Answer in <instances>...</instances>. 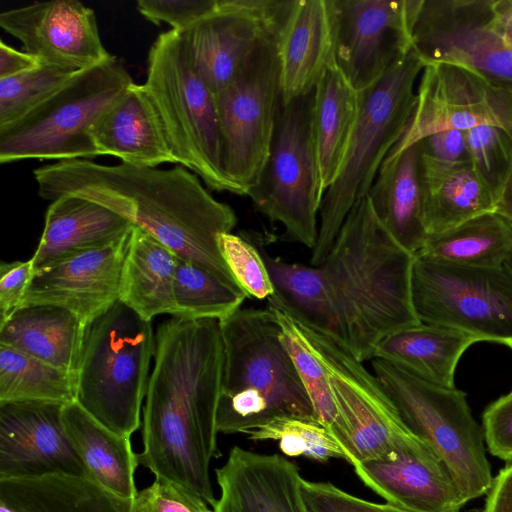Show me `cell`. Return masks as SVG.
<instances>
[{"mask_svg":"<svg viewBox=\"0 0 512 512\" xmlns=\"http://www.w3.org/2000/svg\"><path fill=\"white\" fill-rule=\"evenodd\" d=\"M255 245L274 286L267 304L361 362L388 335L421 323L411 293L415 255L385 228L367 195L352 206L318 266L286 262Z\"/></svg>","mask_w":512,"mask_h":512,"instance_id":"1","label":"cell"},{"mask_svg":"<svg viewBox=\"0 0 512 512\" xmlns=\"http://www.w3.org/2000/svg\"><path fill=\"white\" fill-rule=\"evenodd\" d=\"M153 357L138 463L213 507L209 467L220 455L216 419L224 360L219 321L162 322Z\"/></svg>","mask_w":512,"mask_h":512,"instance_id":"2","label":"cell"},{"mask_svg":"<svg viewBox=\"0 0 512 512\" xmlns=\"http://www.w3.org/2000/svg\"><path fill=\"white\" fill-rule=\"evenodd\" d=\"M33 175L41 198L52 202L64 195H76L101 204L177 257L241 289L218 246L219 235L230 233L236 226V214L229 205L216 200L198 176L185 167L160 169L122 162L102 165L73 159L38 167Z\"/></svg>","mask_w":512,"mask_h":512,"instance_id":"3","label":"cell"},{"mask_svg":"<svg viewBox=\"0 0 512 512\" xmlns=\"http://www.w3.org/2000/svg\"><path fill=\"white\" fill-rule=\"evenodd\" d=\"M219 325L224 360L218 433L244 434L284 417L317 421L269 306L240 308Z\"/></svg>","mask_w":512,"mask_h":512,"instance_id":"4","label":"cell"},{"mask_svg":"<svg viewBox=\"0 0 512 512\" xmlns=\"http://www.w3.org/2000/svg\"><path fill=\"white\" fill-rule=\"evenodd\" d=\"M424 66L412 48L359 92V113L344 163L321 202L310 266L326 257L352 206L368 194L381 164L405 132L416 105L414 85Z\"/></svg>","mask_w":512,"mask_h":512,"instance_id":"5","label":"cell"},{"mask_svg":"<svg viewBox=\"0 0 512 512\" xmlns=\"http://www.w3.org/2000/svg\"><path fill=\"white\" fill-rule=\"evenodd\" d=\"M155 352L151 321L117 301L85 329L76 370V402L111 431L130 437L141 424Z\"/></svg>","mask_w":512,"mask_h":512,"instance_id":"6","label":"cell"},{"mask_svg":"<svg viewBox=\"0 0 512 512\" xmlns=\"http://www.w3.org/2000/svg\"><path fill=\"white\" fill-rule=\"evenodd\" d=\"M143 86L175 162L211 190L243 195L224 173L215 93L192 65L178 31L161 33L150 47Z\"/></svg>","mask_w":512,"mask_h":512,"instance_id":"7","label":"cell"},{"mask_svg":"<svg viewBox=\"0 0 512 512\" xmlns=\"http://www.w3.org/2000/svg\"><path fill=\"white\" fill-rule=\"evenodd\" d=\"M132 83L130 74L114 56L77 71L49 99L0 130V163L100 156L91 129Z\"/></svg>","mask_w":512,"mask_h":512,"instance_id":"8","label":"cell"},{"mask_svg":"<svg viewBox=\"0 0 512 512\" xmlns=\"http://www.w3.org/2000/svg\"><path fill=\"white\" fill-rule=\"evenodd\" d=\"M371 364L406 427L444 463L466 503L484 495L493 478L483 430L466 394L431 384L380 358H372Z\"/></svg>","mask_w":512,"mask_h":512,"instance_id":"9","label":"cell"},{"mask_svg":"<svg viewBox=\"0 0 512 512\" xmlns=\"http://www.w3.org/2000/svg\"><path fill=\"white\" fill-rule=\"evenodd\" d=\"M314 92L280 103L268 158L248 195L257 211L280 223L284 238L313 249L321 206L315 147Z\"/></svg>","mask_w":512,"mask_h":512,"instance_id":"10","label":"cell"},{"mask_svg":"<svg viewBox=\"0 0 512 512\" xmlns=\"http://www.w3.org/2000/svg\"><path fill=\"white\" fill-rule=\"evenodd\" d=\"M411 293L421 323L512 345V275L504 265L465 266L415 255Z\"/></svg>","mask_w":512,"mask_h":512,"instance_id":"11","label":"cell"},{"mask_svg":"<svg viewBox=\"0 0 512 512\" xmlns=\"http://www.w3.org/2000/svg\"><path fill=\"white\" fill-rule=\"evenodd\" d=\"M327 370L337 421L332 430L352 466L422 440L402 421L375 374L338 343L297 322Z\"/></svg>","mask_w":512,"mask_h":512,"instance_id":"12","label":"cell"},{"mask_svg":"<svg viewBox=\"0 0 512 512\" xmlns=\"http://www.w3.org/2000/svg\"><path fill=\"white\" fill-rule=\"evenodd\" d=\"M278 38L263 44L215 94L224 173L246 196L268 158L281 103Z\"/></svg>","mask_w":512,"mask_h":512,"instance_id":"13","label":"cell"},{"mask_svg":"<svg viewBox=\"0 0 512 512\" xmlns=\"http://www.w3.org/2000/svg\"><path fill=\"white\" fill-rule=\"evenodd\" d=\"M493 0H407L411 44L424 65L464 66L512 93V47L492 28Z\"/></svg>","mask_w":512,"mask_h":512,"instance_id":"14","label":"cell"},{"mask_svg":"<svg viewBox=\"0 0 512 512\" xmlns=\"http://www.w3.org/2000/svg\"><path fill=\"white\" fill-rule=\"evenodd\" d=\"M292 0H217L178 31L197 73L216 94L230 85L267 41L279 35Z\"/></svg>","mask_w":512,"mask_h":512,"instance_id":"15","label":"cell"},{"mask_svg":"<svg viewBox=\"0 0 512 512\" xmlns=\"http://www.w3.org/2000/svg\"><path fill=\"white\" fill-rule=\"evenodd\" d=\"M416 105L400 140L402 149L446 129L496 126L512 136V93L464 66L434 62L421 72Z\"/></svg>","mask_w":512,"mask_h":512,"instance_id":"16","label":"cell"},{"mask_svg":"<svg viewBox=\"0 0 512 512\" xmlns=\"http://www.w3.org/2000/svg\"><path fill=\"white\" fill-rule=\"evenodd\" d=\"M335 61L362 92L412 49L407 0H334Z\"/></svg>","mask_w":512,"mask_h":512,"instance_id":"17","label":"cell"},{"mask_svg":"<svg viewBox=\"0 0 512 512\" xmlns=\"http://www.w3.org/2000/svg\"><path fill=\"white\" fill-rule=\"evenodd\" d=\"M0 26L42 64L79 71L112 57L101 42L94 11L76 0L3 11Z\"/></svg>","mask_w":512,"mask_h":512,"instance_id":"18","label":"cell"},{"mask_svg":"<svg viewBox=\"0 0 512 512\" xmlns=\"http://www.w3.org/2000/svg\"><path fill=\"white\" fill-rule=\"evenodd\" d=\"M63 406L0 404V480L64 474L86 477L63 423Z\"/></svg>","mask_w":512,"mask_h":512,"instance_id":"19","label":"cell"},{"mask_svg":"<svg viewBox=\"0 0 512 512\" xmlns=\"http://www.w3.org/2000/svg\"><path fill=\"white\" fill-rule=\"evenodd\" d=\"M131 232L107 247L35 270L22 306H58L87 326L119 301Z\"/></svg>","mask_w":512,"mask_h":512,"instance_id":"20","label":"cell"},{"mask_svg":"<svg viewBox=\"0 0 512 512\" xmlns=\"http://www.w3.org/2000/svg\"><path fill=\"white\" fill-rule=\"evenodd\" d=\"M353 468L367 487L407 512H459L466 504L447 467L423 441Z\"/></svg>","mask_w":512,"mask_h":512,"instance_id":"21","label":"cell"},{"mask_svg":"<svg viewBox=\"0 0 512 512\" xmlns=\"http://www.w3.org/2000/svg\"><path fill=\"white\" fill-rule=\"evenodd\" d=\"M215 472L220 497L213 512H307L299 469L283 456L234 446Z\"/></svg>","mask_w":512,"mask_h":512,"instance_id":"22","label":"cell"},{"mask_svg":"<svg viewBox=\"0 0 512 512\" xmlns=\"http://www.w3.org/2000/svg\"><path fill=\"white\" fill-rule=\"evenodd\" d=\"M281 102L315 89L335 61L334 0H292L278 38Z\"/></svg>","mask_w":512,"mask_h":512,"instance_id":"23","label":"cell"},{"mask_svg":"<svg viewBox=\"0 0 512 512\" xmlns=\"http://www.w3.org/2000/svg\"><path fill=\"white\" fill-rule=\"evenodd\" d=\"M134 225L107 207L76 195L52 201L32 256L34 271L73 256L107 247Z\"/></svg>","mask_w":512,"mask_h":512,"instance_id":"24","label":"cell"},{"mask_svg":"<svg viewBox=\"0 0 512 512\" xmlns=\"http://www.w3.org/2000/svg\"><path fill=\"white\" fill-rule=\"evenodd\" d=\"M367 196L375 214L396 241L417 254L428 238L420 141L389 152Z\"/></svg>","mask_w":512,"mask_h":512,"instance_id":"25","label":"cell"},{"mask_svg":"<svg viewBox=\"0 0 512 512\" xmlns=\"http://www.w3.org/2000/svg\"><path fill=\"white\" fill-rule=\"evenodd\" d=\"M90 134L100 155L115 156L122 163L143 167L176 163L143 84L132 83Z\"/></svg>","mask_w":512,"mask_h":512,"instance_id":"26","label":"cell"},{"mask_svg":"<svg viewBox=\"0 0 512 512\" xmlns=\"http://www.w3.org/2000/svg\"><path fill=\"white\" fill-rule=\"evenodd\" d=\"M422 187L428 236L495 210V199L471 160L450 163L422 153Z\"/></svg>","mask_w":512,"mask_h":512,"instance_id":"27","label":"cell"},{"mask_svg":"<svg viewBox=\"0 0 512 512\" xmlns=\"http://www.w3.org/2000/svg\"><path fill=\"white\" fill-rule=\"evenodd\" d=\"M62 417L86 478L118 497L133 500L138 493L134 474L139 463L130 437L103 426L77 402L64 405Z\"/></svg>","mask_w":512,"mask_h":512,"instance_id":"28","label":"cell"},{"mask_svg":"<svg viewBox=\"0 0 512 512\" xmlns=\"http://www.w3.org/2000/svg\"><path fill=\"white\" fill-rule=\"evenodd\" d=\"M477 337L449 327L420 323L384 338L373 358L393 363L431 384L455 387V371L464 352Z\"/></svg>","mask_w":512,"mask_h":512,"instance_id":"29","label":"cell"},{"mask_svg":"<svg viewBox=\"0 0 512 512\" xmlns=\"http://www.w3.org/2000/svg\"><path fill=\"white\" fill-rule=\"evenodd\" d=\"M86 326L53 305L20 307L0 325V344L76 373Z\"/></svg>","mask_w":512,"mask_h":512,"instance_id":"30","label":"cell"},{"mask_svg":"<svg viewBox=\"0 0 512 512\" xmlns=\"http://www.w3.org/2000/svg\"><path fill=\"white\" fill-rule=\"evenodd\" d=\"M360 95L336 64L320 78L314 92L313 127L321 199L337 179L357 121Z\"/></svg>","mask_w":512,"mask_h":512,"instance_id":"31","label":"cell"},{"mask_svg":"<svg viewBox=\"0 0 512 512\" xmlns=\"http://www.w3.org/2000/svg\"><path fill=\"white\" fill-rule=\"evenodd\" d=\"M133 500L86 477L56 474L0 480V504L12 512H133Z\"/></svg>","mask_w":512,"mask_h":512,"instance_id":"32","label":"cell"},{"mask_svg":"<svg viewBox=\"0 0 512 512\" xmlns=\"http://www.w3.org/2000/svg\"><path fill=\"white\" fill-rule=\"evenodd\" d=\"M177 256L138 227H133L125 256L119 301L151 321L176 313L174 276Z\"/></svg>","mask_w":512,"mask_h":512,"instance_id":"33","label":"cell"},{"mask_svg":"<svg viewBox=\"0 0 512 512\" xmlns=\"http://www.w3.org/2000/svg\"><path fill=\"white\" fill-rule=\"evenodd\" d=\"M512 248V225L495 212L429 235L415 255L475 267L503 266Z\"/></svg>","mask_w":512,"mask_h":512,"instance_id":"34","label":"cell"},{"mask_svg":"<svg viewBox=\"0 0 512 512\" xmlns=\"http://www.w3.org/2000/svg\"><path fill=\"white\" fill-rule=\"evenodd\" d=\"M76 402V374L0 344V404Z\"/></svg>","mask_w":512,"mask_h":512,"instance_id":"35","label":"cell"},{"mask_svg":"<svg viewBox=\"0 0 512 512\" xmlns=\"http://www.w3.org/2000/svg\"><path fill=\"white\" fill-rule=\"evenodd\" d=\"M176 313L183 320L221 321L238 309L247 295L197 264L177 257L174 276Z\"/></svg>","mask_w":512,"mask_h":512,"instance_id":"36","label":"cell"},{"mask_svg":"<svg viewBox=\"0 0 512 512\" xmlns=\"http://www.w3.org/2000/svg\"><path fill=\"white\" fill-rule=\"evenodd\" d=\"M267 306L278 319L281 340L311 401L316 420L332 433L337 421V409L326 368L297 322L283 309Z\"/></svg>","mask_w":512,"mask_h":512,"instance_id":"37","label":"cell"},{"mask_svg":"<svg viewBox=\"0 0 512 512\" xmlns=\"http://www.w3.org/2000/svg\"><path fill=\"white\" fill-rule=\"evenodd\" d=\"M254 441L275 440L286 456H303L317 461L332 458L347 461L333 434L318 421L301 418L284 417L244 433Z\"/></svg>","mask_w":512,"mask_h":512,"instance_id":"38","label":"cell"},{"mask_svg":"<svg viewBox=\"0 0 512 512\" xmlns=\"http://www.w3.org/2000/svg\"><path fill=\"white\" fill-rule=\"evenodd\" d=\"M77 71L41 64L0 79V130L34 110L61 89Z\"/></svg>","mask_w":512,"mask_h":512,"instance_id":"39","label":"cell"},{"mask_svg":"<svg viewBox=\"0 0 512 512\" xmlns=\"http://www.w3.org/2000/svg\"><path fill=\"white\" fill-rule=\"evenodd\" d=\"M465 132L470 160L496 200L512 168V136L496 126H478Z\"/></svg>","mask_w":512,"mask_h":512,"instance_id":"40","label":"cell"},{"mask_svg":"<svg viewBox=\"0 0 512 512\" xmlns=\"http://www.w3.org/2000/svg\"><path fill=\"white\" fill-rule=\"evenodd\" d=\"M221 255L238 286L247 297L269 299L274 286L258 247L247 236L222 233L218 237Z\"/></svg>","mask_w":512,"mask_h":512,"instance_id":"41","label":"cell"},{"mask_svg":"<svg viewBox=\"0 0 512 512\" xmlns=\"http://www.w3.org/2000/svg\"><path fill=\"white\" fill-rule=\"evenodd\" d=\"M301 490L307 512H407L391 504L361 499L330 482L302 478Z\"/></svg>","mask_w":512,"mask_h":512,"instance_id":"42","label":"cell"},{"mask_svg":"<svg viewBox=\"0 0 512 512\" xmlns=\"http://www.w3.org/2000/svg\"><path fill=\"white\" fill-rule=\"evenodd\" d=\"M133 512H213L208 504L185 487L155 479L133 500Z\"/></svg>","mask_w":512,"mask_h":512,"instance_id":"43","label":"cell"},{"mask_svg":"<svg viewBox=\"0 0 512 512\" xmlns=\"http://www.w3.org/2000/svg\"><path fill=\"white\" fill-rule=\"evenodd\" d=\"M217 0H139V13L155 25L167 23L181 31L211 12Z\"/></svg>","mask_w":512,"mask_h":512,"instance_id":"44","label":"cell"},{"mask_svg":"<svg viewBox=\"0 0 512 512\" xmlns=\"http://www.w3.org/2000/svg\"><path fill=\"white\" fill-rule=\"evenodd\" d=\"M482 420L489 452L501 460L512 461V393L489 404Z\"/></svg>","mask_w":512,"mask_h":512,"instance_id":"45","label":"cell"},{"mask_svg":"<svg viewBox=\"0 0 512 512\" xmlns=\"http://www.w3.org/2000/svg\"><path fill=\"white\" fill-rule=\"evenodd\" d=\"M34 272L32 260L2 261L0 265V325L23 303Z\"/></svg>","mask_w":512,"mask_h":512,"instance_id":"46","label":"cell"},{"mask_svg":"<svg viewBox=\"0 0 512 512\" xmlns=\"http://www.w3.org/2000/svg\"><path fill=\"white\" fill-rule=\"evenodd\" d=\"M419 141L422 153L435 160L450 163L470 161L466 132L463 130H441Z\"/></svg>","mask_w":512,"mask_h":512,"instance_id":"47","label":"cell"},{"mask_svg":"<svg viewBox=\"0 0 512 512\" xmlns=\"http://www.w3.org/2000/svg\"><path fill=\"white\" fill-rule=\"evenodd\" d=\"M483 512H512V464L493 479Z\"/></svg>","mask_w":512,"mask_h":512,"instance_id":"48","label":"cell"},{"mask_svg":"<svg viewBox=\"0 0 512 512\" xmlns=\"http://www.w3.org/2000/svg\"><path fill=\"white\" fill-rule=\"evenodd\" d=\"M42 63L25 51H19L0 41V79L13 77L35 69Z\"/></svg>","mask_w":512,"mask_h":512,"instance_id":"49","label":"cell"},{"mask_svg":"<svg viewBox=\"0 0 512 512\" xmlns=\"http://www.w3.org/2000/svg\"><path fill=\"white\" fill-rule=\"evenodd\" d=\"M494 212L512 224V168L496 197Z\"/></svg>","mask_w":512,"mask_h":512,"instance_id":"50","label":"cell"},{"mask_svg":"<svg viewBox=\"0 0 512 512\" xmlns=\"http://www.w3.org/2000/svg\"><path fill=\"white\" fill-rule=\"evenodd\" d=\"M491 25L507 44L512 41V14L504 18H497L494 15Z\"/></svg>","mask_w":512,"mask_h":512,"instance_id":"51","label":"cell"},{"mask_svg":"<svg viewBox=\"0 0 512 512\" xmlns=\"http://www.w3.org/2000/svg\"><path fill=\"white\" fill-rule=\"evenodd\" d=\"M492 8L495 17L504 18L512 14V0H493Z\"/></svg>","mask_w":512,"mask_h":512,"instance_id":"52","label":"cell"},{"mask_svg":"<svg viewBox=\"0 0 512 512\" xmlns=\"http://www.w3.org/2000/svg\"><path fill=\"white\" fill-rule=\"evenodd\" d=\"M512 225V224H511ZM504 266L507 268V270L511 273L512 275V248L510 250V253L507 257V259L505 260L504 262Z\"/></svg>","mask_w":512,"mask_h":512,"instance_id":"53","label":"cell"},{"mask_svg":"<svg viewBox=\"0 0 512 512\" xmlns=\"http://www.w3.org/2000/svg\"><path fill=\"white\" fill-rule=\"evenodd\" d=\"M508 45L512 47V41Z\"/></svg>","mask_w":512,"mask_h":512,"instance_id":"54","label":"cell"},{"mask_svg":"<svg viewBox=\"0 0 512 512\" xmlns=\"http://www.w3.org/2000/svg\"><path fill=\"white\" fill-rule=\"evenodd\" d=\"M510 348H511V350H512V345L510 346ZM511 393H512V391H511Z\"/></svg>","mask_w":512,"mask_h":512,"instance_id":"55","label":"cell"}]
</instances>
